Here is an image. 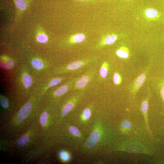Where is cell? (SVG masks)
I'll use <instances>...</instances> for the list:
<instances>
[{
	"label": "cell",
	"mask_w": 164,
	"mask_h": 164,
	"mask_svg": "<svg viewBox=\"0 0 164 164\" xmlns=\"http://www.w3.org/2000/svg\"><path fill=\"white\" fill-rule=\"evenodd\" d=\"M146 78L145 73H143L138 77L135 80L133 85L132 92L135 94L144 84Z\"/></svg>",
	"instance_id": "obj_4"
},
{
	"label": "cell",
	"mask_w": 164,
	"mask_h": 164,
	"mask_svg": "<svg viewBox=\"0 0 164 164\" xmlns=\"http://www.w3.org/2000/svg\"><path fill=\"white\" fill-rule=\"evenodd\" d=\"M32 66L37 70L41 69L43 66V64L42 61L38 59L33 60L31 62Z\"/></svg>",
	"instance_id": "obj_19"
},
{
	"label": "cell",
	"mask_w": 164,
	"mask_h": 164,
	"mask_svg": "<svg viewBox=\"0 0 164 164\" xmlns=\"http://www.w3.org/2000/svg\"><path fill=\"white\" fill-rule=\"evenodd\" d=\"M97 68L96 66H93L79 77H76L73 87L74 90L84 89L94 78Z\"/></svg>",
	"instance_id": "obj_1"
},
{
	"label": "cell",
	"mask_w": 164,
	"mask_h": 164,
	"mask_svg": "<svg viewBox=\"0 0 164 164\" xmlns=\"http://www.w3.org/2000/svg\"><path fill=\"white\" fill-rule=\"evenodd\" d=\"M23 84L26 87H29L32 84V80L31 77L28 74H25L23 76Z\"/></svg>",
	"instance_id": "obj_16"
},
{
	"label": "cell",
	"mask_w": 164,
	"mask_h": 164,
	"mask_svg": "<svg viewBox=\"0 0 164 164\" xmlns=\"http://www.w3.org/2000/svg\"><path fill=\"white\" fill-rule=\"evenodd\" d=\"M85 39V35L82 33H78L73 36L70 39L71 43H80L83 42Z\"/></svg>",
	"instance_id": "obj_11"
},
{
	"label": "cell",
	"mask_w": 164,
	"mask_h": 164,
	"mask_svg": "<svg viewBox=\"0 0 164 164\" xmlns=\"http://www.w3.org/2000/svg\"><path fill=\"white\" fill-rule=\"evenodd\" d=\"M80 1H90L91 2H99L100 1L99 0H77Z\"/></svg>",
	"instance_id": "obj_29"
},
{
	"label": "cell",
	"mask_w": 164,
	"mask_h": 164,
	"mask_svg": "<svg viewBox=\"0 0 164 164\" xmlns=\"http://www.w3.org/2000/svg\"><path fill=\"white\" fill-rule=\"evenodd\" d=\"M18 10L20 12L25 11L32 0H13Z\"/></svg>",
	"instance_id": "obj_9"
},
{
	"label": "cell",
	"mask_w": 164,
	"mask_h": 164,
	"mask_svg": "<svg viewBox=\"0 0 164 164\" xmlns=\"http://www.w3.org/2000/svg\"><path fill=\"white\" fill-rule=\"evenodd\" d=\"M75 78L71 79L68 84L63 85L56 89L55 91V94L57 96H60L66 93L70 87H73Z\"/></svg>",
	"instance_id": "obj_6"
},
{
	"label": "cell",
	"mask_w": 164,
	"mask_h": 164,
	"mask_svg": "<svg viewBox=\"0 0 164 164\" xmlns=\"http://www.w3.org/2000/svg\"><path fill=\"white\" fill-rule=\"evenodd\" d=\"M148 108V99L144 101L142 103L141 106V108L142 111L143 115L145 121L146 128L149 132L150 131L149 125H148L147 118V111Z\"/></svg>",
	"instance_id": "obj_8"
},
{
	"label": "cell",
	"mask_w": 164,
	"mask_h": 164,
	"mask_svg": "<svg viewBox=\"0 0 164 164\" xmlns=\"http://www.w3.org/2000/svg\"><path fill=\"white\" fill-rule=\"evenodd\" d=\"M113 81L114 84L118 85L121 84L122 78L120 74L117 72L114 73L113 76Z\"/></svg>",
	"instance_id": "obj_21"
},
{
	"label": "cell",
	"mask_w": 164,
	"mask_h": 164,
	"mask_svg": "<svg viewBox=\"0 0 164 164\" xmlns=\"http://www.w3.org/2000/svg\"><path fill=\"white\" fill-rule=\"evenodd\" d=\"M29 136L25 134L19 138L17 141V144L20 146L26 145L29 140Z\"/></svg>",
	"instance_id": "obj_17"
},
{
	"label": "cell",
	"mask_w": 164,
	"mask_h": 164,
	"mask_svg": "<svg viewBox=\"0 0 164 164\" xmlns=\"http://www.w3.org/2000/svg\"><path fill=\"white\" fill-rule=\"evenodd\" d=\"M160 94L162 99L164 101V82L161 88Z\"/></svg>",
	"instance_id": "obj_27"
},
{
	"label": "cell",
	"mask_w": 164,
	"mask_h": 164,
	"mask_svg": "<svg viewBox=\"0 0 164 164\" xmlns=\"http://www.w3.org/2000/svg\"><path fill=\"white\" fill-rule=\"evenodd\" d=\"M37 40L41 43H45L47 42L48 38L47 36L44 33H39L37 36Z\"/></svg>",
	"instance_id": "obj_18"
},
{
	"label": "cell",
	"mask_w": 164,
	"mask_h": 164,
	"mask_svg": "<svg viewBox=\"0 0 164 164\" xmlns=\"http://www.w3.org/2000/svg\"><path fill=\"white\" fill-rule=\"evenodd\" d=\"M69 132L72 134L78 136L80 135V132L77 129L76 127L73 126H72L69 128Z\"/></svg>",
	"instance_id": "obj_26"
},
{
	"label": "cell",
	"mask_w": 164,
	"mask_h": 164,
	"mask_svg": "<svg viewBox=\"0 0 164 164\" xmlns=\"http://www.w3.org/2000/svg\"><path fill=\"white\" fill-rule=\"evenodd\" d=\"M0 104L2 107L5 108H8L9 106L8 100L7 98L5 97H3L1 98Z\"/></svg>",
	"instance_id": "obj_25"
},
{
	"label": "cell",
	"mask_w": 164,
	"mask_h": 164,
	"mask_svg": "<svg viewBox=\"0 0 164 164\" xmlns=\"http://www.w3.org/2000/svg\"><path fill=\"white\" fill-rule=\"evenodd\" d=\"M145 15L146 16L150 18H155L158 14L157 11L155 9L152 8L147 9L145 11Z\"/></svg>",
	"instance_id": "obj_14"
},
{
	"label": "cell",
	"mask_w": 164,
	"mask_h": 164,
	"mask_svg": "<svg viewBox=\"0 0 164 164\" xmlns=\"http://www.w3.org/2000/svg\"><path fill=\"white\" fill-rule=\"evenodd\" d=\"M61 157L65 160H67L69 158L68 155L64 152H62L60 154Z\"/></svg>",
	"instance_id": "obj_28"
},
{
	"label": "cell",
	"mask_w": 164,
	"mask_h": 164,
	"mask_svg": "<svg viewBox=\"0 0 164 164\" xmlns=\"http://www.w3.org/2000/svg\"><path fill=\"white\" fill-rule=\"evenodd\" d=\"M121 125L123 131L125 133L128 131L132 127L131 123L127 120L123 121L121 123Z\"/></svg>",
	"instance_id": "obj_15"
},
{
	"label": "cell",
	"mask_w": 164,
	"mask_h": 164,
	"mask_svg": "<svg viewBox=\"0 0 164 164\" xmlns=\"http://www.w3.org/2000/svg\"><path fill=\"white\" fill-rule=\"evenodd\" d=\"M82 93L79 92L74 96V98L72 101L67 103L63 107L62 111V114L64 115L67 114L74 107L77 97H79Z\"/></svg>",
	"instance_id": "obj_5"
},
{
	"label": "cell",
	"mask_w": 164,
	"mask_h": 164,
	"mask_svg": "<svg viewBox=\"0 0 164 164\" xmlns=\"http://www.w3.org/2000/svg\"><path fill=\"white\" fill-rule=\"evenodd\" d=\"M14 65V63L11 59H9L4 63H0L1 67L6 69H9L12 68L13 67Z\"/></svg>",
	"instance_id": "obj_20"
},
{
	"label": "cell",
	"mask_w": 164,
	"mask_h": 164,
	"mask_svg": "<svg viewBox=\"0 0 164 164\" xmlns=\"http://www.w3.org/2000/svg\"><path fill=\"white\" fill-rule=\"evenodd\" d=\"M91 114V110L88 108H85L83 111V115L85 119H88L90 118Z\"/></svg>",
	"instance_id": "obj_24"
},
{
	"label": "cell",
	"mask_w": 164,
	"mask_h": 164,
	"mask_svg": "<svg viewBox=\"0 0 164 164\" xmlns=\"http://www.w3.org/2000/svg\"><path fill=\"white\" fill-rule=\"evenodd\" d=\"M48 117V114L46 112H43L40 117V122L43 126L45 125L46 121Z\"/></svg>",
	"instance_id": "obj_22"
},
{
	"label": "cell",
	"mask_w": 164,
	"mask_h": 164,
	"mask_svg": "<svg viewBox=\"0 0 164 164\" xmlns=\"http://www.w3.org/2000/svg\"><path fill=\"white\" fill-rule=\"evenodd\" d=\"M117 39V37L114 35H111L106 37L104 40L98 45L97 46L105 45H110L115 42Z\"/></svg>",
	"instance_id": "obj_12"
},
{
	"label": "cell",
	"mask_w": 164,
	"mask_h": 164,
	"mask_svg": "<svg viewBox=\"0 0 164 164\" xmlns=\"http://www.w3.org/2000/svg\"><path fill=\"white\" fill-rule=\"evenodd\" d=\"M96 61L94 58H87L73 62L65 67L67 71H74L92 64Z\"/></svg>",
	"instance_id": "obj_2"
},
{
	"label": "cell",
	"mask_w": 164,
	"mask_h": 164,
	"mask_svg": "<svg viewBox=\"0 0 164 164\" xmlns=\"http://www.w3.org/2000/svg\"><path fill=\"white\" fill-rule=\"evenodd\" d=\"M100 138L99 133L97 131L93 132L89 137L87 142V145L90 147L94 146L98 142Z\"/></svg>",
	"instance_id": "obj_7"
},
{
	"label": "cell",
	"mask_w": 164,
	"mask_h": 164,
	"mask_svg": "<svg viewBox=\"0 0 164 164\" xmlns=\"http://www.w3.org/2000/svg\"><path fill=\"white\" fill-rule=\"evenodd\" d=\"M62 80V79L60 77L54 78L50 80L49 84V86L50 87L54 86L60 83Z\"/></svg>",
	"instance_id": "obj_23"
},
{
	"label": "cell",
	"mask_w": 164,
	"mask_h": 164,
	"mask_svg": "<svg viewBox=\"0 0 164 164\" xmlns=\"http://www.w3.org/2000/svg\"><path fill=\"white\" fill-rule=\"evenodd\" d=\"M32 108L30 102L26 103L21 109L18 113L17 119L19 121L24 120L27 117Z\"/></svg>",
	"instance_id": "obj_3"
},
{
	"label": "cell",
	"mask_w": 164,
	"mask_h": 164,
	"mask_svg": "<svg viewBox=\"0 0 164 164\" xmlns=\"http://www.w3.org/2000/svg\"><path fill=\"white\" fill-rule=\"evenodd\" d=\"M116 53L118 57L121 58H127L129 56L127 49L125 47H122L117 50Z\"/></svg>",
	"instance_id": "obj_13"
},
{
	"label": "cell",
	"mask_w": 164,
	"mask_h": 164,
	"mask_svg": "<svg viewBox=\"0 0 164 164\" xmlns=\"http://www.w3.org/2000/svg\"><path fill=\"white\" fill-rule=\"evenodd\" d=\"M109 69V64L107 61L104 62L101 65L99 70V75L101 77L105 78L107 76Z\"/></svg>",
	"instance_id": "obj_10"
}]
</instances>
